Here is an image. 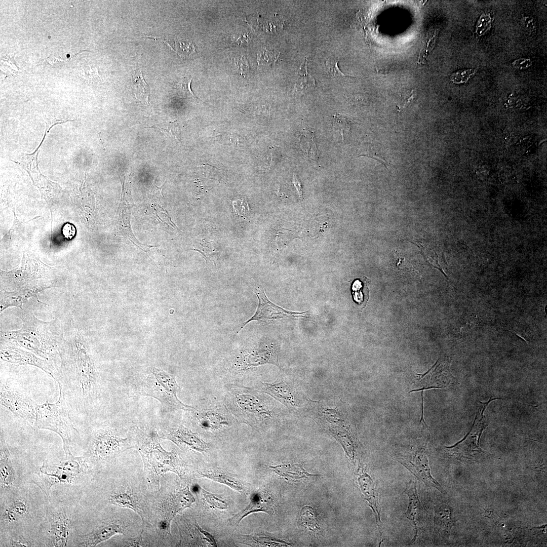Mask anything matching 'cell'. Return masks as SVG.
<instances>
[{
	"label": "cell",
	"mask_w": 547,
	"mask_h": 547,
	"mask_svg": "<svg viewBox=\"0 0 547 547\" xmlns=\"http://www.w3.org/2000/svg\"><path fill=\"white\" fill-rule=\"evenodd\" d=\"M59 377L57 381L67 402L87 412L97 397L99 387L93 361L79 333L59 344Z\"/></svg>",
	"instance_id": "1"
},
{
	"label": "cell",
	"mask_w": 547,
	"mask_h": 547,
	"mask_svg": "<svg viewBox=\"0 0 547 547\" xmlns=\"http://www.w3.org/2000/svg\"><path fill=\"white\" fill-rule=\"evenodd\" d=\"M21 309L19 317L22 327L17 331H1V343L19 347L56 363L62 337L57 320L44 322L29 311Z\"/></svg>",
	"instance_id": "2"
},
{
	"label": "cell",
	"mask_w": 547,
	"mask_h": 547,
	"mask_svg": "<svg viewBox=\"0 0 547 547\" xmlns=\"http://www.w3.org/2000/svg\"><path fill=\"white\" fill-rule=\"evenodd\" d=\"M58 270L42 262L28 252L23 253L21 265L13 270H1V290L29 291L38 293L58 286Z\"/></svg>",
	"instance_id": "3"
},
{
	"label": "cell",
	"mask_w": 547,
	"mask_h": 547,
	"mask_svg": "<svg viewBox=\"0 0 547 547\" xmlns=\"http://www.w3.org/2000/svg\"><path fill=\"white\" fill-rule=\"evenodd\" d=\"M68 404L59 387V397L56 402L50 403L47 400L43 404L36 405L33 425L37 429H48L57 434L62 440L65 454L71 453L70 446L80 435L73 424Z\"/></svg>",
	"instance_id": "4"
},
{
	"label": "cell",
	"mask_w": 547,
	"mask_h": 547,
	"mask_svg": "<svg viewBox=\"0 0 547 547\" xmlns=\"http://www.w3.org/2000/svg\"><path fill=\"white\" fill-rule=\"evenodd\" d=\"M261 398L251 388L233 385L228 388L225 403L236 420L256 428L272 417V411Z\"/></svg>",
	"instance_id": "5"
},
{
	"label": "cell",
	"mask_w": 547,
	"mask_h": 547,
	"mask_svg": "<svg viewBox=\"0 0 547 547\" xmlns=\"http://www.w3.org/2000/svg\"><path fill=\"white\" fill-rule=\"evenodd\" d=\"M134 431L136 438L132 447L140 452L145 468L150 467L156 477L170 471L181 479L182 468L176 453L163 449L159 443L161 437L157 432L147 428H136Z\"/></svg>",
	"instance_id": "6"
},
{
	"label": "cell",
	"mask_w": 547,
	"mask_h": 547,
	"mask_svg": "<svg viewBox=\"0 0 547 547\" xmlns=\"http://www.w3.org/2000/svg\"><path fill=\"white\" fill-rule=\"evenodd\" d=\"M151 374L140 381V388L144 395L155 398L167 411H190L194 407L186 405L177 396L180 389L175 378L162 370L153 368Z\"/></svg>",
	"instance_id": "7"
},
{
	"label": "cell",
	"mask_w": 547,
	"mask_h": 547,
	"mask_svg": "<svg viewBox=\"0 0 547 547\" xmlns=\"http://www.w3.org/2000/svg\"><path fill=\"white\" fill-rule=\"evenodd\" d=\"M88 457L87 454L75 457L70 453L65 454V458L61 460L44 462L40 468L38 475L46 495L49 496L53 485L71 483L83 474L88 467L86 463Z\"/></svg>",
	"instance_id": "8"
},
{
	"label": "cell",
	"mask_w": 547,
	"mask_h": 547,
	"mask_svg": "<svg viewBox=\"0 0 547 547\" xmlns=\"http://www.w3.org/2000/svg\"><path fill=\"white\" fill-rule=\"evenodd\" d=\"M497 398H491L486 402H480L477 414L470 432L463 439L456 444L446 447L450 453L463 462H480L489 453L480 446V438L487 425L485 422L484 412L489 404Z\"/></svg>",
	"instance_id": "9"
},
{
	"label": "cell",
	"mask_w": 547,
	"mask_h": 547,
	"mask_svg": "<svg viewBox=\"0 0 547 547\" xmlns=\"http://www.w3.org/2000/svg\"><path fill=\"white\" fill-rule=\"evenodd\" d=\"M0 402L2 406L33 426L37 404L20 388L10 382H1Z\"/></svg>",
	"instance_id": "10"
},
{
	"label": "cell",
	"mask_w": 547,
	"mask_h": 547,
	"mask_svg": "<svg viewBox=\"0 0 547 547\" xmlns=\"http://www.w3.org/2000/svg\"><path fill=\"white\" fill-rule=\"evenodd\" d=\"M196 425L207 432L227 429L234 423L233 416L228 408L221 404H209L190 411Z\"/></svg>",
	"instance_id": "11"
},
{
	"label": "cell",
	"mask_w": 547,
	"mask_h": 547,
	"mask_svg": "<svg viewBox=\"0 0 547 547\" xmlns=\"http://www.w3.org/2000/svg\"><path fill=\"white\" fill-rule=\"evenodd\" d=\"M426 444L427 442L423 444H417L410 451L397 456L396 459L419 480L444 493L441 485L431 474L426 451Z\"/></svg>",
	"instance_id": "12"
},
{
	"label": "cell",
	"mask_w": 547,
	"mask_h": 547,
	"mask_svg": "<svg viewBox=\"0 0 547 547\" xmlns=\"http://www.w3.org/2000/svg\"><path fill=\"white\" fill-rule=\"evenodd\" d=\"M450 363L449 359L441 357L425 373H415L413 375L415 388L410 392L432 388L447 389L454 386L457 381L450 372Z\"/></svg>",
	"instance_id": "13"
},
{
	"label": "cell",
	"mask_w": 547,
	"mask_h": 547,
	"mask_svg": "<svg viewBox=\"0 0 547 547\" xmlns=\"http://www.w3.org/2000/svg\"><path fill=\"white\" fill-rule=\"evenodd\" d=\"M131 448L128 438L120 437L110 429H100L94 435L87 454L101 459L111 458Z\"/></svg>",
	"instance_id": "14"
},
{
	"label": "cell",
	"mask_w": 547,
	"mask_h": 547,
	"mask_svg": "<svg viewBox=\"0 0 547 547\" xmlns=\"http://www.w3.org/2000/svg\"><path fill=\"white\" fill-rule=\"evenodd\" d=\"M1 358L2 360L18 365L35 366L45 371L56 381L59 377V368L56 363L45 360L19 347L1 343Z\"/></svg>",
	"instance_id": "15"
},
{
	"label": "cell",
	"mask_w": 547,
	"mask_h": 547,
	"mask_svg": "<svg viewBox=\"0 0 547 547\" xmlns=\"http://www.w3.org/2000/svg\"><path fill=\"white\" fill-rule=\"evenodd\" d=\"M258 299V305L254 315L241 327L240 330L249 322L257 321L266 323L287 318L307 317V312H295L286 310L272 303L267 298L264 290L259 287L255 292Z\"/></svg>",
	"instance_id": "16"
},
{
	"label": "cell",
	"mask_w": 547,
	"mask_h": 547,
	"mask_svg": "<svg viewBox=\"0 0 547 547\" xmlns=\"http://www.w3.org/2000/svg\"><path fill=\"white\" fill-rule=\"evenodd\" d=\"M160 437L172 441L182 449L203 452H206L208 448L207 443L197 433L181 424L165 428L162 431Z\"/></svg>",
	"instance_id": "17"
},
{
	"label": "cell",
	"mask_w": 547,
	"mask_h": 547,
	"mask_svg": "<svg viewBox=\"0 0 547 547\" xmlns=\"http://www.w3.org/2000/svg\"><path fill=\"white\" fill-rule=\"evenodd\" d=\"M176 524L180 532L179 545L217 546L214 536L202 528L196 521Z\"/></svg>",
	"instance_id": "18"
},
{
	"label": "cell",
	"mask_w": 547,
	"mask_h": 547,
	"mask_svg": "<svg viewBox=\"0 0 547 547\" xmlns=\"http://www.w3.org/2000/svg\"><path fill=\"white\" fill-rule=\"evenodd\" d=\"M195 499L188 486L168 496L161 505L162 519L171 522L174 517L186 508L190 507Z\"/></svg>",
	"instance_id": "19"
},
{
	"label": "cell",
	"mask_w": 547,
	"mask_h": 547,
	"mask_svg": "<svg viewBox=\"0 0 547 547\" xmlns=\"http://www.w3.org/2000/svg\"><path fill=\"white\" fill-rule=\"evenodd\" d=\"M263 512L272 515L274 513V501L270 494L265 491H259L252 494L248 505L242 511L228 520L230 524L238 525L241 521L249 514Z\"/></svg>",
	"instance_id": "20"
},
{
	"label": "cell",
	"mask_w": 547,
	"mask_h": 547,
	"mask_svg": "<svg viewBox=\"0 0 547 547\" xmlns=\"http://www.w3.org/2000/svg\"><path fill=\"white\" fill-rule=\"evenodd\" d=\"M125 525L119 521L104 523L91 532L77 537L80 546H94L118 534H124Z\"/></svg>",
	"instance_id": "21"
},
{
	"label": "cell",
	"mask_w": 547,
	"mask_h": 547,
	"mask_svg": "<svg viewBox=\"0 0 547 547\" xmlns=\"http://www.w3.org/2000/svg\"><path fill=\"white\" fill-rule=\"evenodd\" d=\"M259 387L261 392L276 399L289 410L297 405L295 392L286 381L278 379L272 383L260 382Z\"/></svg>",
	"instance_id": "22"
},
{
	"label": "cell",
	"mask_w": 547,
	"mask_h": 547,
	"mask_svg": "<svg viewBox=\"0 0 547 547\" xmlns=\"http://www.w3.org/2000/svg\"><path fill=\"white\" fill-rule=\"evenodd\" d=\"M237 364V367L241 370H247L252 367L266 364H271L280 368L276 353L268 348L256 349L244 353Z\"/></svg>",
	"instance_id": "23"
},
{
	"label": "cell",
	"mask_w": 547,
	"mask_h": 547,
	"mask_svg": "<svg viewBox=\"0 0 547 547\" xmlns=\"http://www.w3.org/2000/svg\"><path fill=\"white\" fill-rule=\"evenodd\" d=\"M358 483L360 489L365 499L368 502L374 514L377 525L380 540H382V522L380 520V507L378 493L371 478L367 473H364L358 478Z\"/></svg>",
	"instance_id": "24"
},
{
	"label": "cell",
	"mask_w": 547,
	"mask_h": 547,
	"mask_svg": "<svg viewBox=\"0 0 547 547\" xmlns=\"http://www.w3.org/2000/svg\"><path fill=\"white\" fill-rule=\"evenodd\" d=\"M197 473L199 478H206L224 484L241 493L245 491V486L239 477L222 468L198 471Z\"/></svg>",
	"instance_id": "25"
},
{
	"label": "cell",
	"mask_w": 547,
	"mask_h": 547,
	"mask_svg": "<svg viewBox=\"0 0 547 547\" xmlns=\"http://www.w3.org/2000/svg\"><path fill=\"white\" fill-rule=\"evenodd\" d=\"M49 533L51 546L67 545L69 535V520L65 515L60 513L53 516L50 521Z\"/></svg>",
	"instance_id": "26"
},
{
	"label": "cell",
	"mask_w": 547,
	"mask_h": 547,
	"mask_svg": "<svg viewBox=\"0 0 547 547\" xmlns=\"http://www.w3.org/2000/svg\"><path fill=\"white\" fill-rule=\"evenodd\" d=\"M403 493L407 494L409 498L408 506L406 512V516L414 525L415 535L412 540V542H414L417 538L418 524L422 515V506L418 496L416 483L413 481L407 483Z\"/></svg>",
	"instance_id": "27"
},
{
	"label": "cell",
	"mask_w": 547,
	"mask_h": 547,
	"mask_svg": "<svg viewBox=\"0 0 547 547\" xmlns=\"http://www.w3.org/2000/svg\"><path fill=\"white\" fill-rule=\"evenodd\" d=\"M435 528L442 539L447 540L450 530L455 524L450 507L445 504L437 505L435 509Z\"/></svg>",
	"instance_id": "28"
},
{
	"label": "cell",
	"mask_w": 547,
	"mask_h": 547,
	"mask_svg": "<svg viewBox=\"0 0 547 547\" xmlns=\"http://www.w3.org/2000/svg\"><path fill=\"white\" fill-rule=\"evenodd\" d=\"M1 484L3 488L10 487L15 480V471L12 457L6 441L1 438L0 447Z\"/></svg>",
	"instance_id": "29"
},
{
	"label": "cell",
	"mask_w": 547,
	"mask_h": 547,
	"mask_svg": "<svg viewBox=\"0 0 547 547\" xmlns=\"http://www.w3.org/2000/svg\"><path fill=\"white\" fill-rule=\"evenodd\" d=\"M108 501L112 504L134 511L141 517L143 525L146 522L145 515L135 496L129 491L118 490L112 492Z\"/></svg>",
	"instance_id": "30"
},
{
	"label": "cell",
	"mask_w": 547,
	"mask_h": 547,
	"mask_svg": "<svg viewBox=\"0 0 547 547\" xmlns=\"http://www.w3.org/2000/svg\"><path fill=\"white\" fill-rule=\"evenodd\" d=\"M31 297L38 300L37 293L29 291L1 290V312L10 306H16L23 309L22 304Z\"/></svg>",
	"instance_id": "31"
},
{
	"label": "cell",
	"mask_w": 547,
	"mask_h": 547,
	"mask_svg": "<svg viewBox=\"0 0 547 547\" xmlns=\"http://www.w3.org/2000/svg\"><path fill=\"white\" fill-rule=\"evenodd\" d=\"M269 468L278 475L293 480L316 476L308 473L301 463L281 464L276 466H270Z\"/></svg>",
	"instance_id": "32"
},
{
	"label": "cell",
	"mask_w": 547,
	"mask_h": 547,
	"mask_svg": "<svg viewBox=\"0 0 547 547\" xmlns=\"http://www.w3.org/2000/svg\"><path fill=\"white\" fill-rule=\"evenodd\" d=\"M133 89L137 101L149 104L148 87L142 75L141 70H136L132 76Z\"/></svg>",
	"instance_id": "33"
},
{
	"label": "cell",
	"mask_w": 547,
	"mask_h": 547,
	"mask_svg": "<svg viewBox=\"0 0 547 547\" xmlns=\"http://www.w3.org/2000/svg\"><path fill=\"white\" fill-rule=\"evenodd\" d=\"M306 61L305 59L304 63L298 70V75L299 77L297 79L294 88V93L299 96L303 94L304 92L315 85V80L307 72Z\"/></svg>",
	"instance_id": "34"
},
{
	"label": "cell",
	"mask_w": 547,
	"mask_h": 547,
	"mask_svg": "<svg viewBox=\"0 0 547 547\" xmlns=\"http://www.w3.org/2000/svg\"><path fill=\"white\" fill-rule=\"evenodd\" d=\"M351 292L354 300L364 307L369 298V289L366 280H355L351 286Z\"/></svg>",
	"instance_id": "35"
},
{
	"label": "cell",
	"mask_w": 547,
	"mask_h": 547,
	"mask_svg": "<svg viewBox=\"0 0 547 547\" xmlns=\"http://www.w3.org/2000/svg\"><path fill=\"white\" fill-rule=\"evenodd\" d=\"M27 512L26 502L22 500H16L12 502L4 512V518L6 521L13 522L19 517H22Z\"/></svg>",
	"instance_id": "36"
},
{
	"label": "cell",
	"mask_w": 547,
	"mask_h": 547,
	"mask_svg": "<svg viewBox=\"0 0 547 547\" xmlns=\"http://www.w3.org/2000/svg\"><path fill=\"white\" fill-rule=\"evenodd\" d=\"M438 30H429L422 41L421 48L419 53L418 63L425 62L427 56L433 49L438 35Z\"/></svg>",
	"instance_id": "37"
},
{
	"label": "cell",
	"mask_w": 547,
	"mask_h": 547,
	"mask_svg": "<svg viewBox=\"0 0 547 547\" xmlns=\"http://www.w3.org/2000/svg\"><path fill=\"white\" fill-rule=\"evenodd\" d=\"M200 490L203 495L204 501L209 507L221 510L227 509V501L222 495L209 492L200 486Z\"/></svg>",
	"instance_id": "38"
},
{
	"label": "cell",
	"mask_w": 547,
	"mask_h": 547,
	"mask_svg": "<svg viewBox=\"0 0 547 547\" xmlns=\"http://www.w3.org/2000/svg\"><path fill=\"white\" fill-rule=\"evenodd\" d=\"M300 516L302 524L309 530L316 531L319 529L318 520L311 506H303L301 510Z\"/></svg>",
	"instance_id": "39"
},
{
	"label": "cell",
	"mask_w": 547,
	"mask_h": 547,
	"mask_svg": "<svg viewBox=\"0 0 547 547\" xmlns=\"http://www.w3.org/2000/svg\"><path fill=\"white\" fill-rule=\"evenodd\" d=\"M333 129L339 133L342 140L347 134L350 128L349 121L345 117L340 114H336L334 115Z\"/></svg>",
	"instance_id": "40"
},
{
	"label": "cell",
	"mask_w": 547,
	"mask_h": 547,
	"mask_svg": "<svg viewBox=\"0 0 547 547\" xmlns=\"http://www.w3.org/2000/svg\"><path fill=\"white\" fill-rule=\"evenodd\" d=\"M192 81V79H188L185 76L182 80L176 84V88L180 94L185 96L188 97H191L197 98L195 95L191 90L190 85Z\"/></svg>",
	"instance_id": "41"
},
{
	"label": "cell",
	"mask_w": 547,
	"mask_h": 547,
	"mask_svg": "<svg viewBox=\"0 0 547 547\" xmlns=\"http://www.w3.org/2000/svg\"><path fill=\"white\" fill-rule=\"evenodd\" d=\"M475 72L474 69H461L454 72L451 75V81L455 84L466 83Z\"/></svg>",
	"instance_id": "42"
},
{
	"label": "cell",
	"mask_w": 547,
	"mask_h": 547,
	"mask_svg": "<svg viewBox=\"0 0 547 547\" xmlns=\"http://www.w3.org/2000/svg\"><path fill=\"white\" fill-rule=\"evenodd\" d=\"M338 60L329 59L325 61V65L328 73L332 76H352L343 73L338 66Z\"/></svg>",
	"instance_id": "43"
},
{
	"label": "cell",
	"mask_w": 547,
	"mask_h": 547,
	"mask_svg": "<svg viewBox=\"0 0 547 547\" xmlns=\"http://www.w3.org/2000/svg\"><path fill=\"white\" fill-rule=\"evenodd\" d=\"M233 208L238 215L245 217L249 212L248 203L244 198L239 199L232 202Z\"/></svg>",
	"instance_id": "44"
},
{
	"label": "cell",
	"mask_w": 547,
	"mask_h": 547,
	"mask_svg": "<svg viewBox=\"0 0 547 547\" xmlns=\"http://www.w3.org/2000/svg\"><path fill=\"white\" fill-rule=\"evenodd\" d=\"M236 67L239 73L245 76L249 71V66L247 59L244 56L238 57L235 60Z\"/></svg>",
	"instance_id": "45"
},
{
	"label": "cell",
	"mask_w": 547,
	"mask_h": 547,
	"mask_svg": "<svg viewBox=\"0 0 547 547\" xmlns=\"http://www.w3.org/2000/svg\"><path fill=\"white\" fill-rule=\"evenodd\" d=\"M143 532V529L142 528L141 533L137 536L135 537L128 538L124 540V546H143L144 543L143 541L142 534Z\"/></svg>",
	"instance_id": "46"
},
{
	"label": "cell",
	"mask_w": 547,
	"mask_h": 547,
	"mask_svg": "<svg viewBox=\"0 0 547 547\" xmlns=\"http://www.w3.org/2000/svg\"><path fill=\"white\" fill-rule=\"evenodd\" d=\"M275 59L274 54L269 50H265L262 52L261 54L258 55V62L259 64L262 62L263 64L264 63H270L272 60Z\"/></svg>",
	"instance_id": "47"
},
{
	"label": "cell",
	"mask_w": 547,
	"mask_h": 547,
	"mask_svg": "<svg viewBox=\"0 0 547 547\" xmlns=\"http://www.w3.org/2000/svg\"><path fill=\"white\" fill-rule=\"evenodd\" d=\"M75 227L72 224L66 223L62 228L63 235L67 239H71L75 236Z\"/></svg>",
	"instance_id": "48"
},
{
	"label": "cell",
	"mask_w": 547,
	"mask_h": 547,
	"mask_svg": "<svg viewBox=\"0 0 547 547\" xmlns=\"http://www.w3.org/2000/svg\"><path fill=\"white\" fill-rule=\"evenodd\" d=\"M30 543L21 536L13 538L11 540V546H29Z\"/></svg>",
	"instance_id": "49"
},
{
	"label": "cell",
	"mask_w": 547,
	"mask_h": 547,
	"mask_svg": "<svg viewBox=\"0 0 547 547\" xmlns=\"http://www.w3.org/2000/svg\"><path fill=\"white\" fill-rule=\"evenodd\" d=\"M512 64L514 67L522 69L529 66L531 62L530 59L522 58L516 60Z\"/></svg>",
	"instance_id": "50"
},
{
	"label": "cell",
	"mask_w": 547,
	"mask_h": 547,
	"mask_svg": "<svg viewBox=\"0 0 547 547\" xmlns=\"http://www.w3.org/2000/svg\"><path fill=\"white\" fill-rule=\"evenodd\" d=\"M293 184L295 187L299 198H302V185L301 182L296 175H293Z\"/></svg>",
	"instance_id": "51"
}]
</instances>
